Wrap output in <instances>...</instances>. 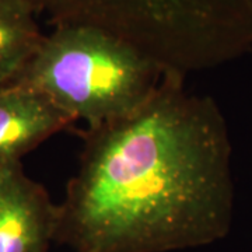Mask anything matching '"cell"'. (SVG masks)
<instances>
[{"label": "cell", "instance_id": "obj_3", "mask_svg": "<svg viewBox=\"0 0 252 252\" xmlns=\"http://www.w3.org/2000/svg\"><path fill=\"white\" fill-rule=\"evenodd\" d=\"M168 73L126 41L84 24H56L16 83L87 127L130 114Z\"/></svg>", "mask_w": 252, "mask_h": 252}, {"label": "cell", "instance_id": "obj_1", "mask_svg": "<svg viewBox=\"0 0 252 252\" xmlns=\"http://www.w3.org/2000/svg\"><path fill=\"white\" fill-rule=\"evenodd\" d=\"M233 210L224 117L168 73L139 108L83 132L54 241L74 252L198 248L228 234Z\"/></svg>", "mask_w": 252, "mask_h": 252}, {"label": "cell", "instance_id": "obj_5", "mask_svg": "<svg viewBox=\"0 0 252 252\" xmlns=\"http://www.w3.org/2000/svg\"><path fill=\"white\" fill-rule=\"evenodd\" d=\"M73 119L24 84L0 89V170L21 164V158Z\"/></svg>", "mask_w": 252, "mask_h": 252}, {"label": "cell", "instance_id": "obj_6", "mask_svg": "<svg viewBox=\"0 0 252 252\" xmlns=\"http://www.w3.org/2000/svg\"><path fill=\"white\" fill-rule=\"evenodd\" d=\"M31 0H0V89L14 84L45 34Z\"/></svg>", "mask_w": 252, "mask_h": 252}, {"label": "cell", "instance_id": "obj_2", "mask_svg": "<svg viewBox=\"0 0 252 252\" xmlns=\"http://www.w3.org/2000/svg\"><path fill=\"white\" fill-rule=\"evenodd\" d=\"M56 24H84L187 77L252 49V0H31Z\"/></svg>", "mask_w": 252, "mask_h": 252}, {"label": "cell", "instance_id": "obj_4", "mask_svg": "<svg viewBox=\"0 0 252 252\" xmlns=\"http://www.w3.org/2000/svg\"><path fill=\"white\" fill-rule=\"evenodd\" d=\"M56 203L17 164L0 170V252H48Z\"/></svg>", "mask_w": 252, "mask_h": 252}]
</instances>
